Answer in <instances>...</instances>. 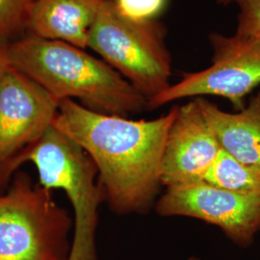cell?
<instances>
[{"label":"cell","instance_id":"1","mask_svg":"<svg viewBox=\"0 0 260 260\" xmlns=\"http://www.w3.org/2000/svg\"><path fill=\"white\" fill-rule=\"evenodd\" d=\"M177 106L154 120H131L62 101L53 125L93 160L105 202L120 215L149 212L161 189V163Z\"/></svg>","mask_w":260,"mask_h":260},{"label":"cell","instance_id":"2","mask_svg":"<svg viewBox=\"0 0 260 260\" xmlns=\"http://www.w3.org/2000/svg\"><path fill=\"white\" fill-rule=\"evenodd\" d=\"M8 63L60 103L77 101L92 111L125 118L147 108V100L111 66L63 42L34 36L10 42Z\"/></svg>","mask_w":260,"mask_h":260},{"label":"cell","instance_id":"3","mask_svg":"<svg viewBox=\"0 0 260 260\" xmlns=\"http://www.w3.org/2000/svg\"><path fill=\"white\" fill-rule=\"evenodd\" d=\"M26 162L37 169L41 185L63 190L74 208L75 232L68 260H98L95 233L99 208L105 196L93 160L75 141L52 125L42 139L10 164L5 175L7 184Z\"/></svg>","mask_w":260,"mask_h":260},{"label":"cell","instance_id":"4","mask_svg":"<svg viewBox=\"0 0 260 260\" xmlns=\"http://www.w3.org/2000/svg\"><path fill=\"white\" fill-rule=\"evenodd\" d=\"M73 220L27 174L0 192V260H68Z\"/></svg>","mask_w":260,"mask_h":260},{"label":"cell","instance_id":"5","mask_svg":"<svg viewBox=\"0 0 260 260\" xmlns=\"http://www.w3.org/2000/svg\"><path fill=\"white\" fill-rule=\"evenodd\" d=\"M166 29L155 19L124 17L104 0L91 29L88 47L124 77L147 103L171 86L172 58Z\"/></svg>","mask_w":260,"mask_h":260},{"label":"cell","instance_id":"6","mask_svg":"<svg viewBox=\"0 0 260 260\" xmlns=\"http://www.w3.org/2000/svg\"><path fill=\"white\" fill-rule=\"evenodd\" d=\"M209 40L213 49L211 65L171 84L147 103L148 109L204 95L226 99L236 111L245 107L246 96L260 85V43L237 34L213 33Z\"/></svg>","mask_w":260,"mask_h":260},{"label":"cell","instance_id":"7","mask_svg":"<svg viewBox=\"0 0 260 260\" xmlns=\"http://www.w3.org/2000/svg\"><path fill=\"white\" fill-rule=\"evenodd\" d=\"M60 102L8 64L0 78V192L10 164L34 146L55 121Z\"/></svg>","mask_w":260,"mask_h":260},{"label":"cell","instance_id":"8","mask_svg":"<svg viewBox=\"0 0 260 260\" xmlns=\"http://www.w3.org/2000/svg\"><path fill=\"white\" fill-rule=\"evenodd\" d=\"M155 211L162 217H188L218 226L241 248H247L260 232V195L226 191L205 182L166 189Z\"/></svg>","mask_w":260,"mask_h":260},{"label":"cell","instance_id":"9","mask_svg":"<svg viewBox=\"0 0 260 260\" xmlns=\"http://www.w3.org/2000/svg\"><path fill=\"white\" fill-rule=\"evenodd\" d=\"M221 150L198 99L177 106L163 151L161 185L174 189L202 183Z\"/></svg>","mask_w":260,"mask_h":260},{"label":"cell","instance_id":"10","mask_svg":"<svg viewBox=\"0 0 260 260\" xmlns=\"http://www.w3.org/2000/svg\"><path fill=\"white\" fill-rule=\"evenodd\" d=\"M104 0H35L25 27L31 36L85 49Z\"/></svg>","mask_w":260,"mask_h":260},{"label":"cell","instance_id":"11","mask_svg":"<svg viewBox=\"0 0 260 260\" xmlns=\"http://www.w3.org/2000/svg\"><path fill=\"white\" fill-rule=\"evenodd\" d=\"M221 148L243 164L260 172V91L240 111L230 113L204 98H196Z\"/></svg>","mask_w":260,"mask_h":260},{"label":"cell","instance_id":"12","mask_svg":"<svg viewBox=\"0 0 260 260\" xmlns=\"http://www.w3.org/2000/svg\"><path fill=\"white\" fill-rule=\"evenodd\" d=\"M203 182L234 193L260 195L259 171L239 162L223 149Z\"/></svg>","mask_w":260,"mask_h":260},{"label":"cell","instance_id":"13","mask_svg":"<svg viewBox=\"0 0 260 260\" xmlns=\"http://www.w3.org/2000/svg\"><path fill=\"white\" fill-rule=\"evenodd\" d=\"M35 0H0V40H10L25 27L28 12Z\"/></svg>","mask_w":260,"mask_h":260},{"label":"cell","instance_id":"14","mask_svg":"<svg viewBox=\"0 0 260 260\" xmlns=\"http://www.w3.org/2000/svg\"><path fill=\"white\" fill-rule=\"evenodd\" d=\"M235 34L260 43V0H243L238 4Z\"/></svg>","mask_w":260,"mask_h":260},{"label":"cell","instance_id":"15","mask_svg":"<svg viewBox=\"0 0 260 260\" xmlns=\"http://www.w3.org/2000/svg\"><path fill=\"white\" fill-rule=\"evenodd\" d=\"M116 8L126 18L147 20L155 17L165 7L166 0H113Z\"/></svg>","mask_w":260,"mask_h":260},{"label":"cell","instance_id":"16","mask_svg":"<svg viewBox=\"0 0 260 260\" xmlns=\"http://www.w3.org/2000/svg\"><path fill=\"white\" fill-rule=\"evenodd\" d=\"M10 40L2 39L0 40V78L3 74L5 68L8 66V48Z\"/></svg>","mask_w":260,"mask_h":260},{"label":"cell","instance_id":"17","mask_svg":"<svg viewBox=\"0 0 260 260\" xmlns=\"http://www.w3.org/2000/svg\"><path fill=\"white\" fill-rule=\"evenodd\" d=\"M243 0H218V2L222 5H230L232 3H236L238 4L239 2H241Z\"/></svg>","mask_w":260,"mask_h":260},{"label":"cell","instance_id":"18","mask_svg":"<svg viewBox=\"0 0 260 260\" xmlns=\"http://www.w3.org/2000/svg\"><path fill=\"white\" fill-rule=\"evenodd\" d=\"M188 260H202V259H200V258H199V257H197V256H192V257H190V258H189V259Z\"/></svg>","mask_w":260,"mask_h":260}]
</instances>
